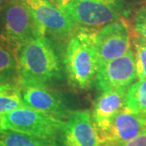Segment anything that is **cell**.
I'll return each instance as SVG.
<instances>
[{"label": "cell", "mask_w": 146, "mask_h": 146, "mask_svg": "<svg viewBox=\"0 0 146 146\" xmlns=\"http://www.w3.org/2000/svg\"><path fill=\"white\" fill-rule=\"evenodd\" d=\"M65 67L68 81L73 87L86 90L96 82L99 63L94 33L78 29L68 40Z\"/></svg>", "instance_id": "1"}, {"label": "cell", "mask_w": 146, "mask_h": 146, "mask_svg": "<svg viewBox=\"0 0 146 146\" xmlns=\"http://www.w3.org/2000/svg\"><path fill=\"white\" fill-rule=\"evenodd\" d=\"M19 76L48 83L61 77V66L54 49L46 36L32 37L16 53Z\"/></svg>", "instance_id": "2"}, {"label": "cell", "mask_w": 146, "mask_h": 146, "mask_svg": "<svg viewBox=\"0 0 146 146\" xmlns=\"http://www.w3.org/2000/svg\"><path fill=\"white\" fill-rule=\"evenodd\" d=\"M56 6L72 21L78 29L94 33L110 22L122 17L124 11V2L58 0Z\"/></svg>", "instance_id": "3"}, {"label": "cell", "mask_w": 146, "mask_h": 146, "mask_svg": "<svg viewBox=\"0 0 146 146\" xmlns=\"http://www.w3.org/2000/svg\"><path fill=\"white\" fill-rule=\"evenodd\" d=\"M64 121L37 110L24 106L0 115L1 130H11L54 141Z\"/></svg>", "instance_id": "4"}, {"label": "cell", "mask_w": 146, "mask_h": 146, "mask_svg": "<svg viewBox=\"0 0 146 146\" xmlns=\"http://www.w3.org/2000/svg\"><path fill=\"white\" fill-rule=\"evenodd\" d=\"M1 15L0 41L9 47L15 55L21 44L41 35L30 11L21 0H11Z\"/></svg>", "instance_id": "5"}, {"label": "cell", "mask_w": 146, "mask_h": 146, "mask_svg": "<svg viewBox=\"0 0 146 146\" xmlns=\"http://www.w3.org/2000/svg\"><path fill=\"white\" fill-rule=\"evenodd\" d=\"M30 11L40 34L59 41H68L78 31L63 11L48 0H21Z\"/></svg>", "instance_id": "6"}, {"label": "cell", "mask_w": 146, "mask_h": 146, "mask_svg": "<svg viewBox=\"0 0 146 146\" xmlns=\"http://www.w3.org/2000/svg\"><path fill=\"white\" fill-rule=\"evenodd\" d=\"M130 27L119 17L94 33V41L99 65L125 54L131 48Z\"/></svg>", "instance_id": "7"}, {"label": "cell", "mask_w": 146, "mask_h": 146, "mask_svg": "<svg viewBox=\"0 0 146 146\" xmlns=\"http://www.w3.org/2000/svg\"><path fill=\"white\" fill-rule=\"evenodd\" d=\"M17 82L23 102L26 106L55 116L60 119H66L69 111L63 100L46 83L22 76H19Z\"/></svg>", "instance_id": "8"}, {"label": "cell", "mask_w": 146, "mask_h": 146, "mask_svg": "<svg viewBox=\"0 0 146 146\" xmlns=\"http://www.w3.org/2000/svg\"><path fill=\"white\" fill-rule=\"evenodd\" d=\"M136 79L135 56L131 48L125 54L99 65L96 84L102 91L128 89Z\"/></svg>", "instance_id": "9"}, {"label": "cell", "mask_w": 146, "mask_h": 146, "mask_svg": "<svg viewBox=\"0 0 146 146\" xmlns=\"http://www.w3.org/2000/svg\"><path fill=\"white\" fill-rule=\"evenodd\" d=\"M58 137L63 146H101L89 110L69 111Z\"/></svg>", "instance_id": "10"}, {"label": "cell", "mask_w": 146, "mask_h": 146, "mask_svg": "<svg viewBox=\"0 0 146 146\" xmlns=\"http://www.w3.org/2000/svg\"><path fill=\"white\" fill-rule=\"evenodd\" d=\"M146 127V114L124 107L116 115L108 130L98 136L101 146H119Z\"/></svg>", "instance_id": "11"}, {"label": "cell", "mask_w": 146, "mask_h": 146, "mask_svg": "<svg viewBox=\"0 0 146 146\" xmlns=\"http://www.w3.org/2000/svg\"><path fill=\"white\" fill-rule=\"evenodd\" d=\"M127 90L117 89L102 91L95 100L91 114L98 136L108 130L116 115L126 106Z\"/></svg>", "instance_id": "12"}, {"label": "cell", "mask_w": 146, "mask_h": 146, "mask_svg": "<svg viewBox=\"0 0 146 146\" xmlns=\"http://www.w3.org/2000/svg\"><path fill=\"white\" fill-rule=\"evenodd\" d=\"M17 80L0 81V115L26 106L22 99Z\"/></svg>", "instance_id": "13"}, {"label": "cell", "mask_w": 146, "mask_h": 146, "mask_svg": "<svg viewBox=\"0 0 146 146\" xmlns=\"http://www.w3.org/2000/svg\"><path fill=\"white\" fill-rule=\"evenodd\" d=\"M0 146H58L54 141L11 130L0 131Z\"/></svg>", "instance_id": "14"}, {"label": "cell", "mask_w": 146, "mask_h": 146, "mask_svg": "<svg viewBox=\"0 0 146 146\" xmlns=\"http://www.w3.org/2000/svg\"><path fill=\"white\" fill-rule=\"evenodd\" d=\"M18 77L16 55L9 47L0 41V81L16 80Z\"/></svg>", "instance_id": "15"}, {"label": "cell", "mask_w": 146, "mask_h": 146, "mask_svg": "<svg viewBox=\"0 0 146 146\" xmlns=\"http://www.w3.org/2000/svg\"><path fill=\"white\" fill-rule=\"evenodd\" d=\"M126 107L146 114V80L132 83L126 93Z\"/></svg>", "instance_id": "16"}, {"label": "cell", "mask_w": 146, "mask_h": 146, "mask_svg": "<svg viewBox=\"0 0 146 146\" xmlns=\"http://www.w3.org/2000/svg\"><path fill=\"white\" fill-rule=\"evenodd\" d=\"M131 48L134 52L138 80H146V41L136 32L131 34Z\"/></svg>", "instance_id": "17"}, {"label": "cell", "mask_w": 146, "mask_h": 146, "mask_svg": "<svg viewBox=\"0 0 146 146\" xmlns=\"http://www.w3.org/2000/svg\"><path fill=\"white\" fill-rule=\"evenodd\" d=\"M133 31L146 41V5L141 6L134 15Z\"/></svg>", "instance_id": "18"}, {"label": "cell", "mask_w": 146, "mask_h": 146, "mask_svg": "<svg viewBox=\"0 0 146 146\" xmlns=\"http://www.w3.org/2000/svg\"><path fill=\"white\" fill-rule=\"evenodd\" d=\"M119 146H146V127L137 136Z\"/></svg>", "instance_id": "19"}, {"label": "cell", "mask_w": 146, "mask_h": 146, "mask_svg": "<svg viewBox=\"0 0 146 146\" xmlns=\"http://www.w3.org/2000/svg\"><path fill=\"white\" fill-rule=\"evenodd\" d=\"M11 0H0V13L3 11Z\"/></svg>", "instance_id": "20"}, {"label": "cell", "mask_w": 146, "mask_h": 146, "mask_svg": "<svg viewBox=\"0 0 146 146\" xmlns=\"http://www.w3.org/2000/svg\"><path fill=\"white\" fill-rule=\"evenodd\" d=\"M106 2H110V3H118V2H124V0H102Z\"/></svg>", "instance_id": "21"}, {"label": "cell", "mask_w": 146, "mask_h": 146, "mask_svg": "<svg viewBox=\"0 0 146 146\" xmlns=\"http://www.w3.org/2000/svg\"><path fill=\"white\" fill-rule=\"evenodd\" d=\"M48 1H50V3H54V5H56V3H57V2H58V0H48Z\"/></svg>", "instance_id": "22"}, {"label": "cell", "mask_w": 146, "mask_h": 146, "mask_svg": "<svg viewBox=\"0 0 146 146\" xmlns=\"http://www.w3.org/2000/svg\"><path fill=\"white\" fill-rule=\"evenodd\" d=\"M2 131V130H1V128H0V131Z\"/></svg>", "instance_id": "23"}]
</instances>
